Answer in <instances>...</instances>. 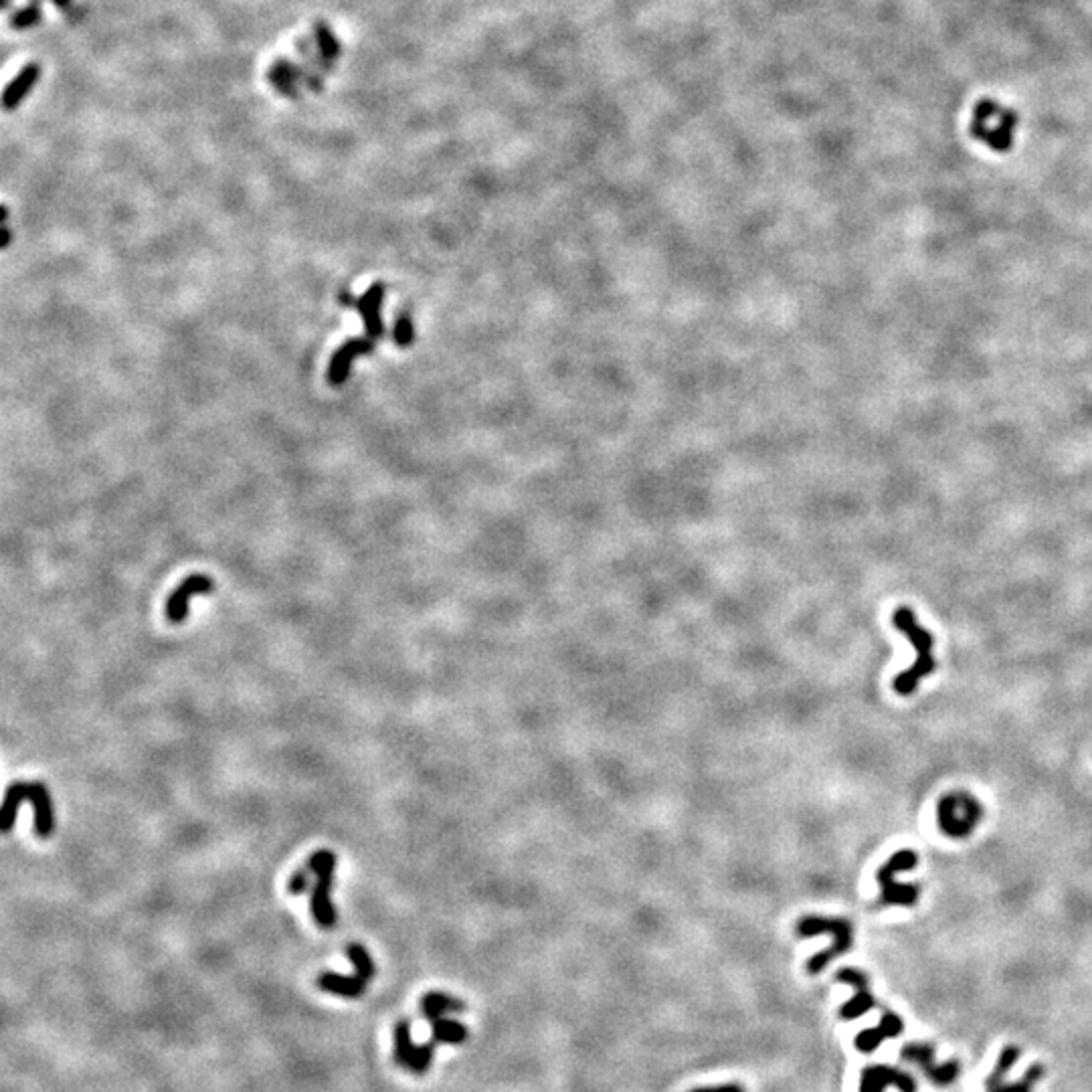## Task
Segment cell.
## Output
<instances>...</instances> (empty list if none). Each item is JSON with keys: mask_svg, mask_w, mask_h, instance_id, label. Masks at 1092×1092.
Here are the masks:
<instances>
[{"mask_svg": "<svg viewBox=\"0 0 1092 1092\" xmlns=\"http://www.w3.org/2000/svg\"><path fill=\"white\" fill-rule=\"evenodd\" d=\"M1018 126L1020 114L1013 107L993 100V97H983L974 105L969 134L991 152L1008 155L1013 148Z\"/></svg>", "mask_w": 1092, "mask_h": 1092, "instance_id": "cell-1", "label": "cell"}, {"mask_svg": "<svg viewBox=\"0 0 1092 1092\" xmlns=\"http://www.w3.org/2000/svg\"><path fill=\"white\" fill-rule=\"evenodd\" d=\"M892 621L902 636L911 639V643L916 650V662H914L912 668L900 672L897 676V680H894V690L902 696H909L916 690V686H919V682L924 678V676L935 672V668H937L933 653H931L933 636L924 627L916 624V617L912 614V609H909V607H899L897 611H894Z\"/></svg>", "mask_w": 1092, "mask_h": 1092, "instance_id": "cell-2", "label": "cell"}, {"mask_svg": "<svg viewBox=\"0 0 1092 1092\" xmlns=\"http://www.w3.org/2000/svg\"><path fill=\"white\" fill-rule=\"evenodd\" d=\"M797 935L807 938V937H815V935H832V947H827L825 951L817 953L815 957H812L807 961V971L810 974L817 975L822 974V971L832 963L834 959H838L839 955H844L848 949L851 947V926L848 924V921L844 919H824V916H803V919L797 923Z\"/></svg>", "mask_w": 1092, "mask_h": 1092, "instance_id": "cell-3", "label": "cell"}, {"mask_svg": "<svg viewBox=\"0 0 1092 1092\" xmlns=\"http://www.w3.org/2000/svg\"><path fill=\"white\" fill-rule=\"evenodd\" d=\"M310 872L316 874V887L312 890L310 909L316 924L320 928H332L336 924V911L330 899L334 868H336V854L330 850H318L305 862Z\"/></svg>", "mask_w": 1092, "mask_h": 1092, "instance_id": "cell-4", "label": "cell"}, {"mask_svg": "<svg viewBox=\"0 0 1092 1092\" xmlns=\"http://www.w3.org/2000/svg\"><path fill=\"white\" fill-rule=\"evenodd\" d=\"M983 812L974 795L965 791L949 793L937 805V822L943 834L951 838H965L974 832Z\"/></svg>", "mask_w": 1092, "mask_h": 1092, "instance_id": "cell-5", "label": "cell"}, {"mask_svg": "<svg viewBox=\"0 0 1092 1092\" xmlns=\"http://www.w3.org/2000/svg\"><path fill=\"white\" fill-rule=\"evenodd\" d=\"M916 862H919V858H916L912 850H900L878 870V884L882 888L880 904L911 906L916 902V899H919V888H916L914 884H902L897 880V874L912 870L916 866Z\"/></svg>", "mask_w": 1092, "mask_h": 1092, "instance_id": "cell-6", "label": "cell"}, {"mask_svg": "<svg viewBox=\"0 0 1092 1092\" xmlns=\"http://www.w3.org/2000/svg\"><path fill=\"white\" fill-rule=\"evenodd\" d=\"M902 1058L904 1061H911L916 1066H921V1070H924V1074L928 1076V1080L935 1086H949L951 1083H955L961 1068L959 1062H945V1064H937L935 1062V1050L933 1046L928 1044H909L902 1048Z\"/></svg>", "mask_w": 1092, "mask_h": 1092, "instance_id": "cell-7", "label": "cell"}, {"mask_svg": "<svg viewBox=\"0 0 1092 1092\" xmlns=\"http://www.w3.org/2000/svg\"><path fill=\"white\" fill-rule=\"evenodd\" d=\"M215 589L213 578L206 575H191L174 589L167 601V617L170 624H182L189 615V599L192 595L211 593Z\"/></svg>", "mask_w": 1092, "mask_h": 1092, "instance_id": "cell-8", "label": "cell"}, {"mask_svg": "<svg viewBox=\"0 0 1092 1092\" xmlns=\"http://www.w3.org/2000/svg\"><path fill=\"white\" fill-rule=\"evenodd\" d=\"M888 1086L899 1088L900 1092H916L914 1078L899 1068L868 1066L862 1073L860 1092H884Z\"/></svg>", "mask_w": 1092, "mask_h": 1092, "instance_id": "cell-9", "label": "cell"}, {"mask_svg": "<svg viewBox=\"0 0 1092 1092\" xmlns=\"http://www.w3.org/2000/svg\"><path fill=\"white\" fill-rule=\"evenodd\" d=\"M838 979L844 981V983H850V986L854 987V998H851L842 1008V1011H839V1015H842L846 1022L858 1020L860 1015L868 1013L874 1006H876V999H874V996L868 989V977L862 974V971L850 969V967L842 969L838 974Z\"/></svg>", "mask_w": 1092, "mask_h": 1092, "instance_id": "cell-10", "label": "cell"}, {"mask_svg": "<svg viewBox=\"0 0 1092 1092\" xmlns=\"http://www.w3.org/2000/svg\"><path fill=\"white\" fill-rule=\"evenodd\" d=\"M375 348V338H348V341L338 348L334 353L332 360H330V366H328V380L332 382V385H342V382L348 378V373H351V365L353 360L358 354H365L370 353Z\"/></svg>", "mask_w": 1092, "mask_h": 1092, "instance_id": "cell-11", "label": "cell"}, {"mask_svg": "<svg viewBox=\"0 0 1092 1092\" xmlns=\"http://www.w3.org/2000/svg\"><path fill=\"white\" fill-rule=\"evenodd\" d=\"M29 801L35 812V824H32L35 834L43 839L51 838L55 832V812L49 789L39 781L29 783Z\"/></svg>", "mask_w": 1092, "mask_h": 1092, "instance_id": "cell-12", "label": "cell"}, {"mask_svg": "<svg viewBox=\"0 0 1092 1092\" xmlns=\"http://www.w3.org/2000/svg\"><path fill=\"white\" fill-rule=\"evenodd\" d=\"M902 1030H904V1024H902V1020L899 1018V1015L892 1013V1011H887V1013L882 1015V1020H880V1024L876 1025V1028H868V1030L858 1034V1037H856V1048H858L860 1052L870 1054V1052L876 1050V1048L884 1040H888V1037L900 1036Z\"/></svg>", "mask_w": 1092, "mask_h": 1092, "instance_id": "cell-13", "label": "cell"}, {"mask_svg": "<svg viewBox=\"0 0 1092 1092\" xmlns=\"http://www.w3.org/2000/svg\"><path fill=\"white\" fill-rule=\"evenodd\" d=\"M41 78V65L39 63H27L23 69H20L13 81L6 85V90L3 93V107L6 112H13L20 104L25 102V97L29 95V92L32 87L37 85Z\"/></svg>", "mask_w": 1092, "mask_h": 1092, "instance_id": "cell-14", "label": "cell"}, {"mask_svg": "<svg viewBox=\"0 0 1092 1092\" xmlns=\"http://www.w3.org/2000/svg\"><path fill=\"white\" fill-rule=\"evenodd\" d=\"M382 296H385V286L382 283H373L366 290L365 296H360L354 300V310H358L363 314L365 318V326H366V334L370 338H377L382 336V322H380V302Z\"/></svg>", "mask_w": 1092, "mask_h": 1092, "instance_id": "cell-15", "label": "cell"}, {"mask_svg": "<svg viewBox=\"0 0 1092 1092\" xmlns=\"http://www.w3.org/2000/svg\"><path fill=\"white\" fill-rule=\"evenodd\" d=\"M318 987L322 991L332 993V996H338V998L356 999L365 993L366 981L363 977H358L356 974L353 977H348V975H341V974H332V971H326V974H322L318 977Z\"/></svg>", "mask_w": 1092, "mask_h": 1092, "instance_id": "cell-16", "label": "cell"}, {"mask_svg": "<svg viewBox=\"0 0 1092 1092\" xmlns=\"http://www.w3.org/2000/svg\"><path fill=\"white\" fill-rule=\"evenodd\" d=\"M465 1006L462 999H455L452 996H447V993H440V991H431L428 996H423L421 999V1011L428 1022H435L440 1018H445V1013H460L464 1011Z\"/></svg>", "mask_w": 1092, "mask_h": 1092, "instance_id": "cell-17", "label": "cell"}, {"mask_svg": "<svg viewBox=\"0 0 1092 1092\" xmlns=\"http://www.w3.org/2000/svg\"><path fill=\"white\" fill-rule=\"evenodd\" d=\"M25 800H29V783L19 781V783L8 785V789L5 793L3 810H0V829H3L5 834H8L10 829L15 827L19 807L23 805Z\"/></svg>", "mask_w": 1092, "mask_h": 1092, "instance_id": "cell-18", "label": "cell"}, {"mask_svg": "<svg viewBox=\"0 0 1092 1092\" xmlns=\"http://www.w3.org/2000/svg\"><path fill=\"white\" fill-rule=\"evenodd\" d=\"M431 1036L435 1044H453L460 1046L467 1040V1028L457 1020L440 1018L431 1022Z\"/></svg>", "mask_w": 1092, "mask_h": 1092, "instance_id": "cell-19", "label": "cell"}, {"mask_svg": "<svg viewBox=\"0 0 1092 1092\" xmlns=\"http://www.w3.org/2000/svg\"><path fill=\"white\" fill-rule=\"evenodd\" d=\"M312 32H314L316 45H318L320 53L324 55V57L328 61L336 63L338 59H341L342 45H341V41H338V37L334 35V31L330 29V25L324 23V20H316Z\"/></svg>", "mask_w": 1092, "mask_h": 1092, "instance_id": "cell-20", "label": "cell"}, {"mask_svg": "<svg viewBox=\"0 0 1092 1092\" xmlns=\"http://www.w3.org/2000/svg\"><path fill=\"white\" fill-rule=\"evenodd\" d=\"M1040 1076H1042V1066H1032L1028 1073H1025V1076L1022 1080H1018V1083L1006 1085L1003 1083L1006 1078H987L986 1088H987V1092H1032L1034 1085L1037 1083V1080H1040Z\"/></svg>", "mask_w": 1092, "mask_h": 1092, "instance_id": "cell-21", "label": "cell"}, {"mask_svg": "<svg viewBox=\"0 0 1092 1092\" xmlns=\"http://www.w3.org/2000/svg\"><path fill=\"white\" fill-rule=\"evenodd\" d=\"M346 955H348V959H351V963L354 965V971H356L358 977H363L365 981L375 977V974H377L375 961L370 959L368 951H366V949L363 945H358V943L348 945Z\"/></svg>", "mask_w": 1092, "mask_h": 1092, "instance_id": "cell-22", "label": "cell"}, {"mask_svg": "<svg viewBox=\"0 0 1092 1092\" xmlns=\"http://www.w3.org/2000/svg\"><path fill=\"white\" fill-rule=\"evenodd\" d=\"M413 1048H415V1044L411 1040V1025L407 1020H401L395 1025V1062L399 1066L407 1068Z\"/></svg>", "mask_w": 1092, "mask_h": 1092, "instance_id": "cell-23", "label": "cell"}, {"mask_svg": "<svg viewBox=\"0 0 1092 1092\" xmlns=\"http://www.w3.org/2000/svg\"><path fill=\"white\" fill-rule=\"evenodd\" d=\"M43 20V10L39 5H29L25 8H19L15 10L13 15L8 19V25L10 29L15 31H29L32 27H37Z\"/></svg>", "mask_w": 1092, "mask_h": 1092, "instance_id": "cell-24", "label": "cell"}, {"mask_svg": "<svg viewBox=\"0 0 1092 1092\" xmlns=\"http://www.w3.org/2000/svg\"><path fill=\"white\" fill-rule=\"evenodd\" d=\"M267 78H269L271 85L276 87L281 95L290 97V100H298L300 97V85L293 81L286 71L279 69L278 65H271V69L267 71Z\"/></svg>", "mask_w": 1092, "mask_h": 1092, "instance_id": "cell-25", "label": "cell"}, {"mask_svg": "<svg viewBox=\"0 0 1092 1092\" xmlns=\"http://www.w3.org/2000/svg\"><path fill=\"white\" fill-rule=\"evenodd\" d=\"M433 1052H435V1042L415 1046L413 1052H411V1058H409L407 1070H411L413 1074H425V1073H428L431 1062H433Z\"/></svg>", "mask_w": 1092, "mask_h": 1092, "instance_id": "cell-26", "label": "cell"}, {"mask_svg": "<svg viewBox=\"0 0 1092 1092\" xmlns=\"http://www.w3.org/2000/svg\"><path fill=\"white\" fill-rule=\"evenodd\" d=\"M308 888H310V868L305 866V868L292 874V878L288 880V892L293 894V897H300V894L308 892Z\"/></svg>", "mask_w": 1092, "mask_h": 1092, "instance_id": "cell-27", "label": "cell"}, {"mask_svg": "<svg viewBox=\"0 0 1092 1092\" xmlns=\"http://www.w3.org/2000/svg\"><path fill=\"white\" fill-rule=\"evenodd\" d=\"M395 341L399 346H409L413 341V326L407 314H403L395 326Z\"/></svg>", "mask_w": 1092, "mask_h": 1092, "instance_id": "cell-28", "label": "cell"}, {"mask_svg": "<svg viewBox=\"0 0 1092 1092\" xmlns=\"http://www.w3.org/2000/svg\"><path fill=\"white\" fill-rule=\"evenodd\" d=\"M690 1092H745L738 1083H728V1085H718V1086H701V1088H694Z\"/></svg>", "mask_w": 1092, "mask_h": 1092, "instance_id": "cell-29", "label": "cell"}, {"mask_svg": "<svg viewBox=\"0 0 1092 1092\" xmlns=\"http://www.w3.org/2000/svg\"><path fill=\"white\" fill-rule=\"evenodd\" d=\"M51 3L55 6H57V8H61V10H69L71 5H73V0H51Z\"/></svg>", "mask_w": 1092, "mask_h": 1092, "instance_id": "cell-30", "label": "cell"}, {"mask_svg": "<svg viewBox=\"0 0 1092 1092\" xmlns=\"http://www.w3.org/2000/svg\"><path fill=\"white\" fill-rule=\"evenodd\" d=\"M8 243H10V231H8V227H5L3 229V249H6Z\"/></svg>", "mask_w": 1092, "mask_h": 1092, "instance_id": "cell-31", "label": "cell"}, {"mask_svg": "<svg viewBox=\"0 0 1092 1092\" xmlns=\"http://www.w3.org/2000/svg\"><path fill=\"white\" fill-rule=\"evenodd\" d=\"M10 6H13V0H3V10H6V13H8Z\"/></svg>", "mask_w": 1092, "mask_h": 1092, "instance_id": "cell-32", "label": "cell"}, {"mask_svg": "<svg viewBox=\"0 0 1092 1092\" xmlns=\"http://www.w3.org/2000/svg\"><path fill=\"white\" fill-rule=\"evenodd\" d=\"M43 0H31V5H41Z\"/></svg>", "mask_w": 1092, "mask_h": 1092, "instance_id": "cell-33", "label": "cell"}]
</instances>
